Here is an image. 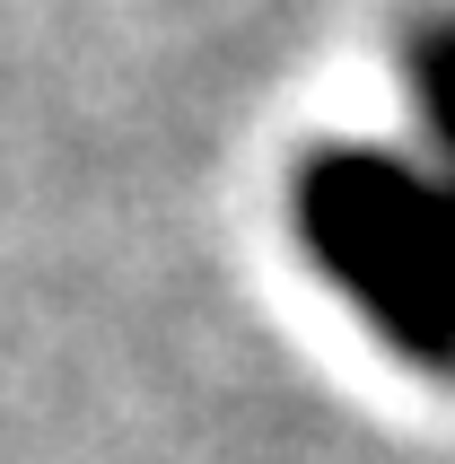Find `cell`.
Returning <instances> with one entry per match:
<instances>
[{
  "label": "cell",
  "mask_w": 455,
  "mask_h": 464,
  "mask_svg": "<svg viewBox=\"0 0 455 464\" xmlns=\"http://www.w3.org/2000/svg\"><path fill=\"white\" fill-rule=\"evenodd\" d=\"M289 228L394 360L455 377V158L315 150L289 184Z\"/></svg>",
  "instance_id": "1"
}]
</instances>
